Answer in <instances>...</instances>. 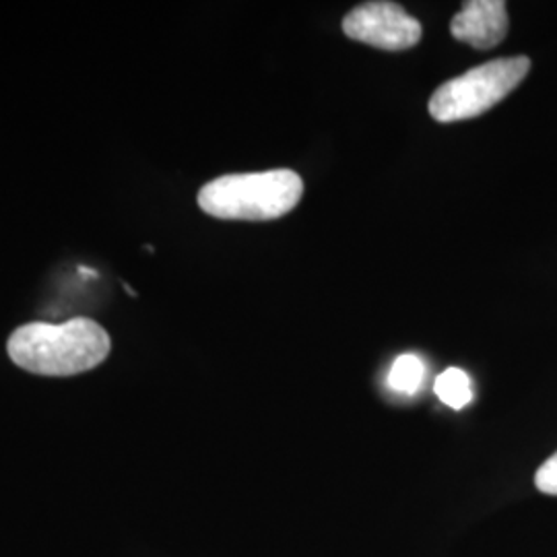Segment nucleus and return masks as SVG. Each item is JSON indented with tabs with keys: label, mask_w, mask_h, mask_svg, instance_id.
I'll use <instances>...</instances> for the list:
<instances>
[{
	"label": "nucleus",
	"mask_w": 557,
	"mask_h": 557,
	"mask_svg": "<svg viewBox=\"0 0 557 557\" xmlns=\"http://www.w3.org/2000/svg\"><path fill=\"white\" fill-rule=\"evenodd\" d=\"M531 71L527 57L492 60L446 81L430 100V116L442 124L478 119L510 96Z\"/></svg>",
	"instance_id": "3"
},
{
	"label": "nucleus",
	"mask_w": 557,
	"mask_h": 557,
	"mask_svg": "<svg viewBox=\"0 0 557 557\" xmlns=\"http://www.w3.org/2000/svg\"><path fill=\"white\" fill-rule=\"evenodd\" d=\"M434 391L438 395L440 400L453 409H462L471 403L473 398V388H471V380L469 376L458 370V368H448L440 374L434 384Z\"/></svg>",
	"instance_id": "6"
},
{
	"label": "nucleus",
	"mask_w": 557,
	"mask_h": 557,
	"mask_svg": "<svg viewBox=\"0 0 557 557\" xmlns=\"http://www.w3.org/2000/svg\"><path fill=\"white\" fill-rule=\"evenodd\" d=\"M535 485L541 494L557 496V453L539 467L535 473Z\"/></svg>",
	"instance_id": "8"
},
{
	"label": "nucleus",
	"mask_w": 557,
	"mask_h": 557,
	"mask_svg": "<svg viewBox=\"0 0 557 557\" xmlns=\"http://www.w3.org/2000/svg\"><path fill=\"white\" fill-rule=\"evenodd\" d=\"M343 32L351 40L380 50H407L421 40V25L397 2H366L343 20Z\"/></svg>",
	"instance_id": "4"
},
{
	"label": "nucleus",
	"mask_w": 557,
	"mask_h": 557,
	"mask_svg": "<svg viewBox=\"0 0 557 557\" xmlns=\"http://www.w3.org/2000/svg\"><path fill=\"white\" fill-rule=\"evenodd\" d=\"M508 25L504 0H471L450 21V34L478 50H492L506 38Z\"/></svg>",
	"instance_id": "5"
},
{
	"label": "nucleus",
	"mask_w": 557,
	"mask_h": 557,
	"mask_svg": "<svg viewBox=\"0 0 557 557\" xmlns=\"http://www.w3.org/2000/svg\"><path fill=\"white\" fill-rule=\"evenodd\" d=\"M423 376H425L423 361L413 354H405L395 359L388 372V386L400 395H416L423 382Z\"/></svg>",
	"instance_id": "7"
},
{
	"label": "nucleus",
	"mask_w": 557,
	"mask_h": 557,
	"mask_svg": "<svg viewBox=\"0 0 557 557\" xmlns=\"http://www.w3.org/2000/svg\"><path fill=\"white\" fill-rule=\"evenodd\" d=\"M301 195L304 180L294 170L227 174L200 188L199 207L218 220L271 221L294 211Z\"/></svg>",
	"instance_id": "2"
},
{
	"label": "nucleus",
	"mask_w": 557,
	"mask_h": 557,
	"mask_svg": "<svg viewBox=\"0 0 557 557\" xmlns=\"http://www.w3.org/2000/svg\"><path fill=\"white\" fill-rule=\"evenodd\" d=\"M112 341L96 320L71 319L62 324L29 322L7 343L9 358L40 376H75L98 368L110 356Z\"/></svg>",
	"instance_id": "1"
}]
</instances>
